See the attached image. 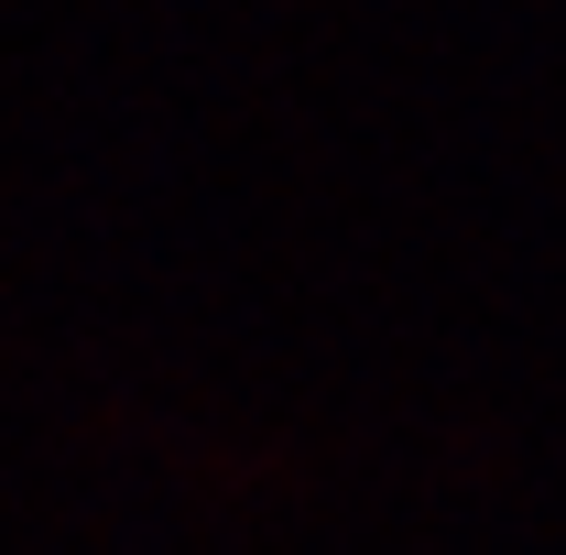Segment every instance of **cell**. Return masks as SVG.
Instances as JSON below:
<instances>
[]
</instances>
